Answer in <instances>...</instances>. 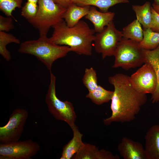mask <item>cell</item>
Returning a JSON list of instances; mask_svg holds the SVG:
<instances>
[{
  "label": "cell",
  "instance_id": "1",
  "mask_svg": "<svg viewBox=\"0 0 159 159\" xmlns=\"http://www.w3.org/2000/svg\"><path fill=\"white\" fill-rule=\"evenodd\" d=\"M114 90L111 100L112 114L103 120L106 125L114 122L123 123L134 120L147 101L146 94L139 92L133 86L130 76L117 73L108 77Z\"/></svg>",
  "mask_w": 159,
  "mask_h": 159
},
{
  "label": "cell",
  "instance_id": "2",
  "mask_svg": "<svg viewBox=\"0 0 159 159\" xmlns=\"http://www.w3.org/2000/svg\"><path fill=\"white\" fill-rule=\"evenodd\" d=\"M52 27L54 30L49 38L54 44L68 46L71 52L79 55H92L95 32L85 21L80 20L74 26L69 27L63 19Z\"/></svg>",
  "mask_w": 159,
  "mask_h": 159
},
{
  "label": "cell",
  "instance_id": "3",
  "mask_svg": "<svg viewBox=\"0 0 159 159\" xmlns=\"http://www.w3.org/2000/svg\"><path fill=\"white\" fill-rule=\"evenodd\" d=\"M18 51L21 53L35 56L50 72L54 62L65 57L71 50L68 46L54 44L47 35H41L37 39L21 43Z\"/></svg>",
  "mask_w": 159,
  "mask_h": 159
},
{
  "label": "cell",
  "instance_id": "4",
  "mask_svg": "<svg viewBox=\"0 0 159 159\" xmlns=\"http://www.w3.org/2000/svg\"><path fill=\"white\" fill-rule=\"evenodd\" d=\"M36 16L28 20L38 31L39 36L47 35L50 28L63 19L67 9L53 0H38Z\"/></svg>",
  "mask_w": 159,
  "mask_h": 159
},
{
  "label": "cell",
  "instance_id": "5",
  "mask_svg": "<svg viewBox=\"0 0 159 159\" xmlns=\"http://www.w3.org/2000/svg\"><path fill=\"white\" fill-rule=\"evenodd\" d=\"M113 56V68L121 67L128 70L145 63L143 49L139 43L123 37L119 42Z\"/></svg>",
  "mask_w": 159,
  "mask_h": 159
},
{
  "label": "cell",
  "instance_id": "6",
  "mask_svg": "<svg viewBox=\"0 0 159 159\" xmlns=\"http://www.w3.org/2000/svg\"><path fill=\"white\" fill-rule=\"evenodd\" d=\"M50 72V83L45 98L48 111L56 120L65 122L71 127L75 124L77 117L74 107L70 102L62 101L57 97L56 77Z\"/></svg>",
  "mask_w": 159,
  "mask_h": 159
},
{
  "label": "cell",
  "instance_id": "7",
  "mask_svg": "<svg viewBox=\"0 0 159 159\" xmlns=\"http://www.w3.org/2000/svg\"><path fill=\"white\" fill-rule=\"evenodd\" d=\"M122 37V31L116 28L112 21L101 32L95 35L94 42L95 50L101 54L103 59L113 56L117 45Z\"/></svg>",
  "mask_w": 159,
  "mask_h": 159
},
{
  "label": "cell",
  "instance_id": "8",
  "mask_svg": "<svg viewBox=\"0 0 159 159\" xmlns=\"http://www.w3.org/2000/svg\"><path fill=\"white\" fill-rule=\"evenodd\" d=\"M28 114L27 111L22 108H16L13 111L6 124L0 127L1 144L19 141L23 132Z\"/></svg>",
  "mask_w": 159,
  "mask_h": 159
},
{
  "label": "cell",
  "instance_id": "9",
  "mask_svg": "<svg viewBox=\"0 0 159 159\" xmlns=\"http://www.w3.org/2000/svg\"><path fill=\"white\" fill-rule=\"evenodd\" d=\"M39 144L31 140L0 144V159H30L38 153Z\"/></svg>",
  "mask_w": 159,
  "mask_h": 159
},
{
  "label": "cell",
  "instance_id": "10",
  "mask_svg": "<svg viewBox=\"0 0 159 159\" xmlns=\"http://www.w3.org/2000/svg\"><path fill=\"white\" fill-rule=\"evenodd\" d=\"M130 77L133 86L140 93L152 95L156 89L157 81L155 73L148 63L143 64Z\"/></svg>",
  "mask_w": 159,
  "mask_h": 159
},
{
  "label": "cell",
  "instance_id": "11",
  "mask_svg": "<svg viewBox=\"0 0 159 159\" xmlns=\"http://www.w3.org/2000/svg\"><path fill=\"white\" fill-rule=\"evenodd\" d=\"M117 149L124 159H146L144 148L142 144L127 138H122Z\"/></svg>",
  "mask_w": 159,
  "mask_h": 159
},
{
  "label": "cell",
  "instance_id": "12",
  "mask_svg": "<svg viewBox=\"0 0 159 159\" xmlns=\"http://www.w3.org/2000/svg\"><path fill=\"white\" fill-rule=\"evenodd\" d=\"M146 159H159V125L151 126L145 136Z\"/></svg>",
  "mask_w": 159,
  "mask_h": 159
},
{
  "label": "cell",
  "instance_id": "13",
  "mask_svg": "<svg viewBox=\"0 0 159 159\" xmlns=\"http://www.w3.org/2000/svg\"><path fill=\"white\" fill-rule=\"evenodd\" d=\"M117 155H114L104 149L99 150L96 146L85 143L83 147L73 157V159H119Z\"/></svg>",
  "mask_w": 159,
  "mask_h": 159
},
{
  "label": "cell",
  "instance_id": "14",
  "mask_svg": "<svg viewBox=\"0 0 159 159\" xmlns=\"http://www.w3.org/2000/svg\"><path fill=\"white\" fill-rule=\"evenodd\" d=\"M115 15L114 12L99 11L93 6L90 7L89 12L85 17L92 23L95 32L98 33L113 21Z\"/></svg>",
  "mask_w": 159,
  "mask_h": 159
},
{
  "label": "cell",
  "instance_id": "15",
  "mask_svg": "<svg viewBox=\"0 0 159 159\" xmlns=\"http://www.w3.org/2000/svg\"><path fill=\"white\" fill-rule=\"evenodd\" d=\"M73 132L72 139L64 146L60 159H70L84 146L82 141L83 134L75 124L71 127Z\"/></svg>",
  "mask_w": 159,
  "mask_h": 159
},
{
  "label": "cell",
  "instance_id": "16",
  "mask_svg": "<svg viewBox=\"0 0 159 159\" xmlns=\"http://www.w3.org/2000/svg\"><path fill=\"white\" fill-rule=\"evenodd\" d=\"M145 63L150 64L155 73L157 85L154 92L151 95V100L153 103L159 102V45L151 50L143 49Z\"/></svg>",
  "mask_w": 159,
  "mask_h": 159
},
{
  "label": "cell",
  "instance_id": "17",
  "mask_svg": "<svg viewBox=\"0 0 159 159\" xmlns=\"http://www.w3.org/2000/svg\"><path fill=\"white\" fill-rule=\"evenodd\" d=\"M90 6H81L72 3L66 9L63 19L67 26L72 27L76 25L89 12Z\"/></svg>",
  "mask_w": 159,
  "mask_h": 159
},
{
  "label": "cell",
  "instance_id": "18",
  "mask_svg": "<svg viewBox=\"0 0 159 159\" xmlns=\"http://www.w3.org/2000/svg\"><path fill=\"white\" fill-rule=\"evenodd\" d=\"M132 6L135 13L136 19L142 25L144 29L150 28L152 19L150 3L146 1L142 5H133Z\"/></svg>",
  "mask_w": 159,
  "mask_h": 159
},
{
  "label": "cell",
  "instance_id": "19",
  "mask_svg": "<svg viewBox=\"0 0 159 159\" xmlns=\"http://www.w3.org/2000/svg\"><path fill=\"white\" fill-rule=\"evenodd\" d=\"M72 3L81 6H93L98 7L102 12H108L111 7L117 4L126 3L128 0H72Z\"/></svg>",
  "mask_w": 159,
  "mask_h": 159
},
{
  "label": "cell",
  "instance_id": "20",
  "mask_svg": "<svg viewBox=\"0 0 159 159\" xmlns=\"http://www.w3.org/2000/svg\"><path fill=\"white\" fill-rule=\"evenodd\" d=\"M143 30L141 25L137 19L123 28V37L140 42L143 38Z\"/></svg>",
  "mask_w": 159,
  "mask_h": 159
},
{
  "label": "cell",
  "instance_id": "21",
  "mask_svg": "<svg viewBox=\"0 0 159 159\" xmlns=\"http://www.w3.org/2000/svg\"><path fill=\"white\" fill-rule=\"evenodd\" d=\"M113 92V91L107 90L98 85L94 90L88 92L86 97L95 104L101 105L111 100Z\"/></svg>",
  "mask_w": 159,
  "mask_h": 159
},
{
  "label": "cell",
  "instance_id": "22",
  "mask_svg": "<svg viewBox=\"0 0 159 159\" xmlns=\"http://www.w3.org/2000/svg\"><path fill=\"white\" fill-rule=\"evenodd\" d=\"M143 38L139 43L142 49L151 50L156 48L159 45V32H154L150 29H144Z\"/></svg>",
  "mask_w": 159,
  "mask_h": 159
},
{
  "label": "cell",
  "instance_id": "23",
  "mask_svg": "<svg viewBox=\"0 0 159 159\" xmlns=\"http://www.w3.org/2000/svg\"><path fill=\"white\" fill-rule=\"evenodd\" d=\"M14 43L19 44V39L13 35L5 32L0 31V54L7 61L11 59L10 53L6 49L7 44Z\"/></svg>",
  "mask_w": 159,
  "mask_h": 159
},
{
  "label": "cell",
  "instance_id": "24",
  "mask_svg": "<svg viewBox=\"0 0 159 159\" xmlns=\"http://www.w3.org/2000/svg\"><path fill=\"white\" fill-rule=\"evenodd\" d=\"M82 80L88 92L94 90L99 85L96 71L92 67L85 69Z\"/></svg>",
  "mask_w": 159,
  "mask_h": 159
},
{
  "label": "cell",
  "instance_id": "25",
  "mask_svg": "<svg viewBox=\"0 0 159 159\" xmlns=\"http://www.w3.org/2000/svg\"><path fill=\"white\" fill-rule=\"evenodd\" d=\"M23 0H0V9L7 16H12L15 9L21 8Z\"/></svg>",
  "mask_w": 159,
  "mask_h": 159
},
{
  "label": "cell",
  "instance_id": "26",
  "mask_svg": "<svg viewBox=\"0 0 159 159\" xmlns=\"http://www.w3.org/2000/svg\"><path fill=\"white\" fill-rule=\"evenodd\" d=\"M38 10V5L37 3L27 1L21 8V15L28 20L36 16Z\"/></svg>",
  "mask_w": 159,
  "mask_h": 159
},
{
  "label": "cell",
  "instance_id": "27",
  "mask_svg": "<svg viewBox=\"0 0 159 159\" xmlns=\"http://www.w3.org/2000/svg\"><path fill=\"white\" fill-rule=\"evenodd\" d=\"M14 28L11 16L5 17L0 15V31L8 32Z\"/></svg>",
  "mask_w": 159,
  "mask_h": 159
},
{
  "label": "cell",
  "instance_id": "28",
  "mask_svg": "<svg viewBox=\"0 0 159 159\" xmlns=\"http://www.w3.org/2000/svg\"><path fill=\"white\" fill-rule=\"evenodd\" d=\"M152 21L150 28L154 32H159V14L152 6Z\"/></svg>",
  "mask_w": 159,
  "mask_h": 159
},
{
  "label": "cell",
  "instance_id": "29",
  "mask_svg": "<svg viewBox=\"0 0 159 159\" xmlns=\"http://www.w3.org/2000/svg\"><path fill=\"white\" fill-rule=\"evenodd\" d=\"M56 4L67 9L72 3V0H53Z\"/></svg>",
  "mask_w": 159,
  "mask_h": 159
},
{
  "label": "cell",
  "instance_id": "30",
  "mask_svg": "<svg viewBox=\"0 0 159 159\" xmlns=\"http://www.w3.org/2000/svg\"><path fill=\"white\" fill-rule=\"evenodd\" d=\"M152 6L154 10L159 14V6L153 4Z\"/></svg>",
  "mask_w": 159,
  "mask_h": 159
},
{
  "label": "cell",
  "instance_id": "31",
  "mask_svg": "<svg viewBox=\"0 0 159 159\" xmlns=\"http://www.w3.org/2000/svg\"><path fill=\"white\" fill-rule=\"evenodd\" d=\"M154 2L153 3V4L159 6V0H154Z\"/></svg>",
  "mask_w": 159,
  "mask_h": 159
},
{
  "label": "cell",
  "instance_id": "32",
  "mask_svg": "<svg viewBox=\"0 0 159 159\" xmlns=\"http://www.w3.org/2000/svg\"><path fill=\"white\" fill-rule=\"evenodd\" d=\"M27 1L37 3L38 2V0H27Z\"/></svg>",
  "mask_w": 159,
  "mask_h": 159
}]
</instances>
